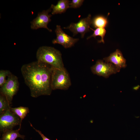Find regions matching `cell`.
Wrapping results in <instances>:
<instances>
[{"label":"cell","mask_w":140,"mask_h":140,"mask_svg":"<svg viewBox=\"0 0 140 140\" xmlns=\"http://www.w3.org/2000/svg\"><path fill=\"white\" fill-rule=\"evenodd\" d=\"M52 68L50 65L37 60L22 66V74L32 97L51 95Z\"/></svg>","instance_id":"cell-1"},{"label":"cell","mask_w":140,"mask_h":140,"mask_svg":"<svg viewBox=\"0 0 140 140\" xmlns=\"http://www.w3.org/2000/svg\"><path fill=\"white\" fill-rule=\"evenodd\" d=\"M36 57L37 61L48 64L54 68H65L61 53L54 47L45 46L40 47L37 50Z\"/></svg>","instance_id":"cell-2"},{"label":"cell","mask_w":140,"mask_h":140,"mask_svg":"<svg viewBox=\"0 0 140 140\" xmlns=\"http://www.w3.org/2000/svg\"><path fill=\"white\" fill-rule=\"evenodd\" d=\"M71 84L69 75L65 68L59 69L52 67L51 78V87L52 90H66Z\"/></svg>","instance_id":"cell-3"},{"label":"cell","mask_w":140,"mask_h":140,"mask_svg":"<svg viewBox=\"0 0 140 140\" xmlns=\"http://www.w3.org/2000/svg\"><path fill=\"white\" fill-rule=\"evenodd\" d=\"M19 86L18 78L11 73L8 76L5 83L0 87V94L6 98L10 104L12 103L13 96L18 90Z\"/></svg>","instance_id":"cell-4"},{"label":"cell","mask_w":140,"mask_h":140,"mask_svg":"<svg viewBox=\"0 0 140 140\" xmlns=\"http://www.w3.org/2000/svg\"><path fill=\"white\" fill-rule=\"evenodd\" d=\"M22 123L20 118L12 112L10 109L0 115V131L3 133L12 130L15 126L19 125L20 129Z\"/></svg>","instance_id":"cell-5"},{"label":"cell","mask_w":140,"mask_h":140,"mask_svg":"<svg viewBox=\"0 0 140 140\" xmlns=\"http://www.w3.org/2000/svg\"><path fill=\"white\" fill-rule=\"evenodd\" d=\"M91 70L94 74L106 78L120 70L113 64L100 60H97L95 64L91 67Z\"/></svg>","instance_id":"cell-6"},{"label":"cell","mask_w":140,"mask_h":140,"mask_svg":"<svg viewBox=\"0 0 140 140\" xmlns=\"http://www.w3.org/2000/svg\"><path fill=\"white\" fill-rule=\"evenodd\" d=\"M92 22L91 16L89 14L87 17L80 19L78 23H71L64 29L69 30L73 33V36L80 33L81 38H83L85 33L89 31Z\"/></svg>","instance_id":"cell-7"},{"label":"cell","mask_w":140,"mask_h":140,"mask_svg":"<svg viewBox=\"0 0 140 140\" xmlns=\"http://www.w3.org/2000/svg\"><path fill=\"white\" fill-rule=\"evenodd\" d=\"M52 11L50 7L46 10H44L39 13L37 17L31 22V27L33 30H37L40 28H44L47 29L50 32L52 30L47 27L48 23L51 21L50 18L52 15L49 13Z\"/></svg>","instance_id":"cell-8"},{"label":"cell","mask_w":140,"mask_h":140,"mask_svg":"<svg viewBox=\"0 0 140 140\" xmlns=\"http://www.w3.org/2000/svg\"><path fill=\"white\" fill-rule=\"evenodd\" d=\"M57 37L52 41L53 44H58L62 45L65 48L71 47L79 40L78 38H74L66 34L62 30L60 25H57L55 30Z\"/></svg>","instance_id":"cell-9"},{"label":"cell","mask_w":140,"mask_h":140,"mask_svg":"<svg viewBox=\"0 0 140 140\" xmlns=\"http://www.w3.org/2000/svg\"><path fill=\"white\" fill-rule=\"evenodd\" d=\"M103 59L106 62L113 64L120 70L121 68H125L126 66V59L118 49H117L109 56Z\"/></svg>","instance_id":"cell-10"},{"label":"cell","mask_w":140,"mask_h":140,"mask_svg":"<svg viewBox=\"0 0 140 140\" xmlns=\"http://www.w3.org/2000/svg\"><path fill=\"white\" fill-rule=\"evenodd\" d=\"M69 2L68 0H60L56 5H51L52 14L54 15L65 12L69 8Z\"/></svg>","instance_id":"cell-11"},{"label":"cell","mask_w":140,"mask_h":140,"mask_svg":"<svg viewBox=\"0 0 140 140\" xmlns=\"http://www.w3.org/2000/svg\"><path fill=\"white\" fill-rule=\"evenodd\" d=\"M19 129L15 130H7L3 133L0 140H15L18 137L24 139L25 136L20 134Z\"/></svg>","instance_id":"cell-12"},{"label":"cell","mask_w":140,"mask_h":140,"mask_svg":"<svg viewBox=\"0 0 140 140\" xmlns=\"http://www.w3.org/2000/svg\"><path fill=\"white\" fill-rule=\"evenodd\" d=\"M92 24L96 28L106 27L108 24L107 18L102 15L97 16L92 20Z\"/></svg>","instance_id":"cell-13"},{"label":"cell","mask_w":140,"mask_h":140,"mask_svg":"<svg viewBox=\"0 0 140 140\" xmlns=\"http://www.w3.org/2000/svg\"><path fill=\"white\" fill-rule=\"evenodd\" d=\"M11 110L20 119L21 122L29 112V108L27 107L20 106L17 107H11Z\"/></svg>","instance_id":"cell-14"},{"label":"cell","mask_w":140,"mask_h":140,"mask_svg":"<svg viewBox=\"0 0 140 140\" xmlns=\"http://www.w3.org/2000/svg\"><path fill=\"white\" fill-rule=\"evenodd\" d=\"M94 31L93 33L90 36L88 37L87 38V39H88L92 37H94L96 38L97 36H100L101 38V39L98 41V43H104V37L106 33V30L105 28H96L95 30L90 28Z\"/></svg>","instance_id":"cell-15"},{"label":"cell","mask_w":140,"mask_h":140,"mask_svg":"<svg viewBox=\"0 0 140 140\" xmlns=\"http://www.w3.org/2000/svg\"><path fill=\"white\" fill-rule=\"evenodd\" d=\"M10 104L6 98L0 94V115H2L11 108Z\"/></svg>","instance_id":"cell-16"},{"label":"cell","mask_w":140,"mask_h":140,"mask_svg":"<svg viewBox=\"0 0 140 140\" xmlns=\"http://www.w3.org/2000/svg\"><path fill=\"white\" fill-rule=\"evenodd\" d=\"M11 73L8 70H1L0 71V87H1L5 83L6 76Z\"/></svg>","instance_id":"cell-17"},{"label":"cell","mask_w":140,"mask_h":140,"mask_svg":"<svg viewBox=\"0 0 140 140\" xmlns=\"http://www.w3.org/2000/svg\"><path fill=\"white\" fill-rule=\"evenodd\" d=\"M84 0H72L69 3V8H77L80 7L82 4Z\"/></svg>","instance_id":"cell-18"},{"label":"cell","mask_w":140,"mask_h":140,"mask_svg":"<svg viewBox=\"0 0 140 140\" xmlns=\"http://www.w3.org/2000/svg\"><path fill=\"white\" fill-rule=\"evenodd\" d=\"M30 123V124L31 126L34 129L36 132H37L40 135L41 137L42 138L43 140H50V139L46 137L42 133L41 131H39V130H38L36 129H35V128L33 127V125Z\"/></svg>","instance_id":"cell-19"}]
</instances>
